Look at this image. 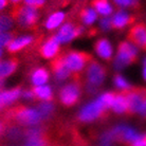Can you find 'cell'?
Listing matches in <instances>:
<instances>
[{
  "instance_id": "obj_26",
  "label": "cell",
  "mask_w": 146,
  "mask_h": 146,
  "mask_svg": "<svg viewBox=\"0 0 146 146\" xmlns=\"http://www.w3.org/2000/svg\"><path fill=\"white\" fill-rule=\"evenodd\" d=\"M114 2L119 7H137L138 0H114Z\"/></svg>"
},
{
  "instance_id": "obj_33",
  "label": "cell",
  "mask_w": 146,
  "mask_h": 146,
  "mask_svg": "<svg viewBox=\"0 0 146 146\" xmlns=\"http://www.w3.org/2000/svg\"><path fill=\"white\" fill-rule=\"evenodd\" d=\"M143 76L146 80V59L144 60V69H143Z\"/></svg>"
},
{
  "instance_id": "obj_12",
  "label": "cell",
  "mask_w": 146,
  "mask_h": 146,
  "mask_svg": "<svg viewBox=\"0 0 146 146\" xmlns=\"http://www.w3.org/2000/svg\"><path fill=\"white\" fill-rule=\"evenodd\" d=\"M51 68H52L53 73L55 74V76H56V78L59 80H66L67 77H69V75L71 74L70 70L68 69L66 62H65L64 55L56 56V57L52 60Z\"/></svg>"
},
{
  "instance_id": "obj_22",
  "label": "cell",
  "mask_w": 146,
  "mask_h": 146,
  "mask_svg": "<svg viewBox=\"0 0 146 146\" xmlns=\"http://www.w3.org/2000/svg\"><path fill=\"white\" fill-rule=\"evenodd\" d=\"M80 16L82 21L84 22L85 25H92L96 19V12L93 9L88 7V9H84L80 11Z\"/></svg>"
},
{
  "instance_id": "obj_21",
  "label": "cell",
  "mask_w": 146,
  "mask_h": 146,
  "mask_svg": "<svg viewBox=\"0 0 146 146\" xmlns=\"http://www.w3.org/2000/svg\"><path fill=\"white\" fill-rule=\"evenodd\" d=\"M64 19H65V14L62 12H56L48 18L47 22H46V27L49 30H53L55 28H57L64 21Z\"/></svg>"
},
{
  "instance_id": "obj_28",
  "label": "cell",
  "mask_w": 146,
  "mask_h": 146,
  "mask_svg": "<svg viewBox=\"0 0 146 146\" xmlns=\"http://www.w3.org/2000/svg\"><path fill=\"white\" fill-rule=\"evenodd\" d=\"M131 146H146V135H140L139 139L131 143Z\"/></svg>"
},
{
  "instance_id": "obj_19",
  "label": "cell",
  "mask_w": 146,
  "mask_h": 146,
  "mask_svg": "<svg viewBox=\"0 0 146 146\" xmlns=\"http://www.w3.org/2000/svg\"><path fill=\"white\" fill-rule=\"evenodd\" d=\"M49 80V72L44 68H38L34 70L32 74V83L35 86H42Z\"/></svg>"
},
{
  "instance_id": "obj_3",
  "label": "cell",
  "mask_w": 146,
  "mask_h": 146,
  "mask_svg": "<svg viewBox=\"0 0 146 146\" xmlns=\"http://www.w3.org/2000/svg\"><path fill=\"white\" fill-rule=\"evenodd\" d=\"M64 58H65V62L68 69L70 70V72L75 75L74 80H77L78 76L80 75V71L84 69L87 64L90 62L92 57L90 54L85 53V52L69 51L64 55Z\"/></svg>"
},
{
  "instance_id": "obj_8",
  "label": "cell",
  "mask_w": 146,
  "mask_h": 146,
  "mask_svg": "<svg viewBox=\"0 0 146 146\" xmlns=\"http://www.w3.org/2000/svg\"><path fill=\"white\" fill-rule=\"evenodd\" d=\"M106 77V69L96 60L91 59L87 68V78L90 86H100Z\"/></svg>"
},
{
  "instance_id": "obj_10",
  "label": "cell",
  "mask_w": 146,
  "mask_h": 146,
  "mask_svg": "<svg viewBox=\"0 0 146 146\" xmlns=\"http://www.w3.org/2000/svg\"><path fill=\"white\" fill-rule=\"evenodd\" d=\"M82 31L83 28L80 26H74L71 22H67L59 29L56 36L58 38L59 42H67L78 36L82 33Z\"/></svg>"
},
{
  "instance_id": "obj_32",
  "label": "cell",
  "mask_w": 146,
  "mask_h": 146,
  "mask_svg": "<svg viewBox=\"0 0 146 146\" xmlns=\"http://www.w3.org/2000/svg\"><path fill=\"white\" fill-rule=\"evenodd\" d=\"M9 3V0H0V11H2Z\"/></svg>"
},
{
  "instance_id": "obj_1",
  "label": "cell",
  "mask_w": 146,
  "mask_h": 146,
  "mask_svg": "<svg viewBox=\"0 0 146 146\" xmlns=\"http://www.w3.org/2000/svg\"><path fill=\"white\" fill-rule=\"evenodd\" d=\"M5 120H13L19 124L33 126L38 124L42 120V117L39 111L36 109L28 108L22 105H18L16 107H12L11 109H7L5 111Z\"/></svg>"
},
{
  "instance_id": "obj_30",
  "label": "cell",
  "mask_w": 146,
  "mask_h": 146,
  "mask_svg": "<svg viewBox=\"0 0 146 146\" xmlns=\"http://www.w3.org/2000/svg\"><path fill=\"white\" fill-rule=\"evenodd\" d=\"M139 113L141 114V115H142V117H146V98H145V100L143 101L141 107H140Z\"/></svg>"
},
{
  "instance_id": "obj_16",
  "label": "cell",
  "mask_w": 146,
  "mask_h": 146,
  "mask_svg": "<svg viewBox=\"0 0 146 146\" xmlns=\"http://www.w3.org/2000/svg\"><path fill=\"white\" fill-rule=\"evenodd\" d=\"M111 108L113 109V111L117 113H125L128 111V101L127 98L124 93H117L115 94L114 101H113Z\"/></svg>"
},
{
  "instance_id": "obj_23",
  "label": "cell",
  "mask_w": 146,
  "mask_h": 146,
  "mask_svg": "<svg viewBox=\"0 0 146 146\" xmlns=\"http://www.w3.org/2000/svg\"><path fill=\"white\" fill-rule=\"evenodd\" d=\"M13 20L10 15H0V32H7L13 27Z\"/></svg>"
},
{
  "instance_id": "obj_31",
  "label": "cell",
  "mask_w": 146,
  "mask_h": 146,
  "mask_svg": "<svg viewBox=\"0 0 146 146\" xmlns=\"http://www.w3.org/2000/svg\"><path fill=\"white\" fill-rule=\"evenodd\" d=\"M7 121L5 119H0V135H2L3 131L5 130V127H7Z\"/></svg>"
},
{
  "instance_id": "obj_13",
  "label": "cell",
  "mask_w": 146,
  "mask_h": 146,
  "mask_svg": "<svg viewBox=\"0 0 146 146\" xmlns=\"http://www.w3.org/2000/svg\"><path fill=\"white\" fill-rule=\"evenodd\" d=\"M133 20L135 18L130 15H128L126 12L119 11L111 19V28L121 30L128 25H130L131 22H133Z\"/></svg>"
},
{
  "instance_id": "obj_2",
  "label": "cell",
  "mask_w": 146,
  "mask_h": 146,
  "mask_svg": "<svg viewBox=\"0 0 146 146\" xmlns=\"http://www.w3.org/2000/svg\"><path fill=\"white\" fill-rule=\"evenodd\" d=\"M10 16L19 26L25 29H33L36 26L37 20H38V13L35 7L22 5L19 3L14 4V7L11 10Z\"/></svg>"
},
{
  "instance_id": "obj_14",
  "label": "cell",
  "mask_w": 146,
  "mask_h": 146,
  "mask_svg": "<svg viewBox=\"0 0 146 146\" xmlns=\"http://www.w3.org/2000/svg\"><path fill=\"white\" fill-rule=\"evenodd\" d=\"M94 49L95 51H96V53L99 54V56H101L104 59L109 60L111 58V56H112V48H111V44L105 38L98 40L94 44Z\"/></svg>"
},
{
  "instance_id": "obj_17",
  "label": "cell",
  "mask_w": 146,
  "mask_h": 146,
  "mask_svg": "<svg viewBox=\"0 0 146 146\" xmlns=\"http://www.w3.org/2000/svg\"><path fill=\"white\" fill-rule=\"evenodd\" d=\"M34 96L36 99L42 100L44 102H51L52 101V91L49 86L42 85V86H35L32 89Z\"/></svg>"
},
{
  "instance_id": "obj_7",
  "label": "cell",
  "mask_w": 146,
  "mask_h": 146,
  "mask_svg": "<svg viewBox=\"0 0 146 146\" xmlns=\"http://www.w3.org/2000/svg\"><path fill=\"white\" fill-rule=\"evenodd\" d=\"M80 95V86L78 82H73L62 88L59 92V100L64 106L71 107L78 102Z\"/></svg>"
},
{
  "instance_id": "obj_11",
  "label": "cell",
  "mask_w": 146,
  "mask_h": 146,
  "mask_svg": "<svg viewBox=\"0 0 146 146\" xmlns=\"http://www.w3.org/2000/svg\"><path fill=\"white\" fill-rule=\"evenodd\" d=\"M59 51V40L56 35H52L39 49V54L44 58H53Z\"/></svg>"
},
{
  "instance_id": "obj_34",
  "label": "cell",
  "mask_w": 146,
  "mask_h": 146,
  "mask_svg": "<svg viewBox=\"0 0 146 146\" xmlns=\"http://www.w3.org/2000/svg\"><path fill=\"white\" fill-rule=\"evenodd\" d=\"M4 106H5V105H4L3 101H2V99H1V95H0V110L2 109V108H3Z\"/></svg>"
},
{
  "instance_id": "obj_6",
  "label": "cell",
  "mask_w": 146,
  "mask_h": 146,
  "mask_svg": "<svg viewBox=\"0 0 146 146\" xmlns=\"http://www.w3.org/2000/svg\"><path fill=\"white\" fill-rule=\"evenodd\" d=\"M122 93H124L128 101V113L139 112L140 107L142 105L143 101L146 98V90L140 89V88H129L127 90H122Z\"/></svg>"
},
{
  "instance_id": "obj_20",
  "label": "cell",
  "mask_w": 146,
  "mask_h": 146,
  "mask_svg": "<svg viewBox=\"0 0 146 146\" xmlns=\"http://www.w3.org/2000/svg\"><path fill=\"white\" fill-rule=\"evenodd\" d=\"M92 5L96 10V12L101 15L108 16L112 13V7L107 2V0H93Z\"/></svg>"
},
{
  "instance_id": "obj_36",
  "label": "cell",
  "mask_w": 146,
  "mask_h": 146,
  "mask_svg": "<svg viewBox=\"0 0 146 146\" xmlns=\"http://www.w3.org/2000/svg\"><path fill=\"white\" fill-rule=\"evenodd\" d=\"M2 86H3V80H0V89L2 88Z\"/></svg>"
},
{
  "instance_id": "obj_25",
  "label": "cell",
  "mask_w": 146,
  "mask_h": 146,
  "mask_svg": "<svg viewBox=\"0 0 146 146\" xmlns=\"http://www.w3.org/2000/svg\"><path fill=\"white\" fill-rule=\"evenodd\" d=\"M114 83H115V85H117L120 89H122V90H127V89L130 88L129 83H128L123 76H121V75H117V76L114 77Z\"/></svg>"
},
{
  "instance_id": "obj_15",
  "label": "cell",
  "mask_w": 146,
  "mask_h": 146,
  "mask_svg": "<svg viewBox=\"0 0 146 146\" xmlns=\"http://www.w3.org/2000/svg\"><path fill=\"white\" fill-rule=\"evenodd\" d=\"M33 37L32 36H23L19 38H15L7 44V51L10 53H16V52L22 50L23 48L28 47L29 44H32Z\"/></svg>"
},
{
  "instance_id": "obj_29",
  "label": "cell",
  "mask_w": 146,
  "mask_h": 146,
  "mask_svg": "<svg viewBox=\"0 0 146 146\" xmlns=\"http://www.w3.org/2000/svg\"><path fill=\"white\" fill-rule=\"evenodd\" d=\"M101 27L103 30H109L111 28V19H109L108 17H105L101 20Z\"/></svg>"
},
{
  "instance_id": "obj_18",
  "label": "cell",
  "mask_w": 146,
  "mask_h": 146,
  "mask_svg": "<svg viewBox=\"0 0 146 146\" xmlns=\"http://www.w3.org/2000/svg\"><path fill=\"white\" fill-rule=\"evenodd\" d=\"M21 88L16 87L13 88V89H10V90H7V91L1 92L0 95H1V99L3 101L4 105H9V104H12L18 99L21 94Z\"/></svg>"
},
{
  "instance_id": "obj_27",
  "label": "cell",
  "mask_w": 146,
  "mask_h": 146,
  "mask_svg": "<svg viewBox=\"0 0 146 146\" xmlns=\"http://www.w3.org/2000/svg\"><path fill=\"white\" fill-rule=\"evenodd\" d=\"M44 1L46 0H25V3H26V5L38 9V7H41L44 5Z\"/></svg>"
},
{
  "instance_id": "obj_9",
  "label": "cell",
  "mask_w": 146,
  "mask_h": 146,
  "mask_svg": "<svg viewBox=\"0 0 146 146\" xmlns=\"http://www.w3.org/2000/svg\"><path fill=\"white\" fill-rule=\"evenodd\" d=\"M127 37L129 41L146 51V26L144 23H138L131 27Z\"/></svg>"
},
{
  "instance_id": "obj_35",
  "label": "cell",
  "mask_w": 146,
  "mask_h": 146,
  "mask_svg": "<svg viewBox=\"0 0 146 146\" xmlns=\"http://www.w3.org/2000/svg\"><path fill=\"white\" fill-rule=\"evenodd\" d=\"M11 1H12V2H13L14 4H18L20 0H11Z\"/></svg>"
},
{
  "instance_id": "obj_5",
  "label": "cell",
  "mask_w": 146,
  "mask_h": 146,
  "mask_svg": "<svg viewBox=\"0 0 146 146\" xmlns=\"http://www.w3.org/2000/svg\"><path fill=\"white\" fill-rule=\"evenodd\" d=\"M107 109H108V107L105 106V104L99 98L95 102L90 103L89 105L85 106L82 109L78 119L82 122H91L99 117H102L106 113Z\"/></svg>"
},
{
  "instance_id": "obj_37",
  "label": "cell",
  "mask_w": 146,
  "mask_h": 146,
  "mask_svg": "<svg viewBox=\"0 0 146 146\" xmlns=\"http://www.w3.org/2000/svg\"><path fill=\"white\" fill-rule=\"evenodd\" d=\"M1 55H2V51L0 50V57H1Z\"/></svg>"
},
{
  "instance_id": "obj_24",
  "label": "cell",
  "mask_w": 146,
  "mask_h": 146,
  "mask_svg": "<svg viewBox=\"0 0 146 146\" xmlns=\"http://www.w3.org/2000/svg\"><path fill=\"white\" fill-rule=\"evenodd\" d=\"M53 109H54V107H53L51 102L41 103L39 105V107H38V111H39V113L41 114L42 119L50 117V115H51L52 112H53Z\"/></svg>"
},
{
  "instance_id": "obj_4",
  "label": "cell",
  "mask_w": 146,
  "mask_h": 146,
  "mask_svg": "<svg viewBox=\"0 0 146 146\" xmlns=\"http://www.w3.org/2000/svg\"><path fill=\"white\" fill-rule=\"evenodd\" d=\"M138 57V50L132 44L124 41L119 44L117 55L115 59V67L117 69H123L124 67L135 62Z\"/></svg>"
}]
</instances>
